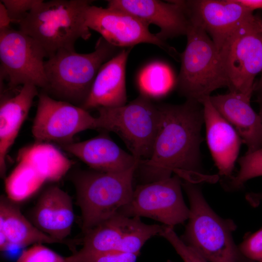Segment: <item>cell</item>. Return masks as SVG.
<instances>
[{
	"mask_svg": "<svg viewBox=\"0 0 262 262\" xmlns=\"http://www.w3.org/2000/svg\"><path fill=\"white\" fill-rule=\"evenodd\" d=\"M158 106L160 120L151 155L138 166L145 183L170 178L173 173L195 183L210 180L201 164L202 104L187 99Z\"/></svg>",
	"mask_w": 262,
	"mask_h": 262,
	"instance_id": "1",
	"label": "cell"
},
{
	"mask_svg": "<svg viewBox=\"0 0 262 262\" xmlns=\"http://www.w3.org/2000/svg\"><path fill=\"white\" fill-rule=\"evenodd\" d=\"M100 37L88 53L60 49L44 63L48 84L43 90L51 98L82 107L101 66L120 49Z\"/></svg>",
	"mask_w": 262,
	"mask_h": 262,
	"instance_id": "2",
	"label": "cell"
},
{
	"mask_svg": "<svg viewBox=\"0 0 262 262\" xmlns=\"http://www.w3.org/2000/svg\"><path fill=\"white\" fill-rule=\"evenodd\" d=\"M92 1L41 0L20 22L19 30L34 39L47 58L60 49L75 51L78 39L86 40L91 35L85 14Z\"/></svg>",
	"mask_w": 262,
	"mask_h": 262,
	"instance_id": "3",
	"label": "cell"
},
{
	"mask_svg": "<svg viewBox=\"0 0 262 262\" xmlns=\"http://www.w3.org/2000/svg\"><path fill=\"white\" fill-rule=\"evenodd\" d=\"M197 183L182 181L190 203V215L180 239L207 262H251L235 244L236 225L218 216L210 207Z\"/></svg>",
	"mask_w": 262,
	"mask_h": 262,
	"instance_id": "4",
	"label": "cell"
},
{
	"mask_svg": "<svg viewBox=\"0 0 262 262\" xmlns=\"http://www.w3.org/2000/svg\"><path fill=\"white\" fill-rule=\"evenodd\" d=\"M187 44L180 55L181 66L176 80L179 93L201 103L214 90L229 87L219 51L208 33L190 23L186 34Z\"/></svg>",
	"mask_w": 262,
	"mask_h": 262,
	"instance_id": "5",
	"label": "cell"
},
{
	"mask_svg": "<svg viewBox=\"0 0 262 262\" xmlns=\"http://www.w3.org/2000/svg\"><path fill=\"white\" fill-rule=\"evenodd\" d=\"M138 165L120 172L81 171L73 179L84 233L111 217L130 201Z\"/></svg>",
	"mask_w": 262,
	"mask_h": 262,
	"instance_id": "6",
	"label": "cell"
},
{
	"mask_svg": "<svg viewBox=\"0 0 262 262\" xmlns=\"http://www.w3.org/2000/svg\"><path fill=\"white\" fill-rule=\"evenodd\" d=\"M98 129L118 135L136 159L150 157L158 131L160 112L158 105L140 94L128 104L115 107H99Z\"/></svg>",
	"mask_w": 262,
	"mask_h": 262,
	"instance_id": "7",
	"label": "cell"
},
{
	"mask_svg": "<svg viewBox=\"0 0 262 262\" xmlns=\"http://www.w3.org/2000/svg\"><path fill=\"white\" fill-rule=\"evenodd\" d=\"M260 18L254 15L241 23L219 50L229 91L251 97L256 76L262 71Z\"/></svg>",
	"mask_w": 262,
	"mask_h": 262,
	"instance_id": "8",
	"label": "cell"
},
{
	"mask_svg": "<svg viewBox=\"0 0 262 262\" xmlns=\"http://www.w3.org/2000/svg\"><path fill=\"white\" fill-rule=\"evenodd\" d=\"M45 57L44 49L30 36L11 27L0 30V78L8 81L9 89L32 84L44 90Z\"/></svg>",
	"mask_w": 262,
	"mask_h": 262,
	"instance_id": "9",
	"label": "cell"
},
{
	"mask_svg": "<svg viewBox=\"0 0 262 262\" xmlns=\"http://www.w3.org/2000/svg\"><path fill=\"white\" fill-rule=\"evenodd\" d=\"M181 187L180 178L177 175L138 185L129 202L118 213L130 217H148L174 228L183 224L190 215Z\"/></svg>",
	"mask_w": 262,
	"mask_h": 262,
	"instance_id": "10",
	"label": "cell"
},
{
	"mask_svg": "<svg viewBox=\"0 0 262 262\" xmlns=\"http://www.w3.org/2000/svg\"><path fill=\"white\" fill-rule=\"evenodd\" d=\"M32 132L36 143L72 142L78 133L98 129L96 117L83 108L55 99L44 92L39 93Z\"/></svg>",
	"mask_w": 262,
	"mask_h": 262,
	"instance_id": "11",
	"label": "cell"
},
{
	"mask_svg": "<svg viewBox=\"0 0 262 262\" xmlns=\"http://www.w3.org/2000/svg\"><path fill=\"white\" fill-rule=\"evenodd\" d=\"M85 19L90 30L98 32L118 48H133L140 43H148L174 52L164 41L149 31L147 25L125 12L90 4L86 10Z\"/></svg>",
	"mask_w": 262,
	"mask_h": 262,
	"instance_id": "12",
	"label": "cell"
},
{
	"mask_svg": "<svg viewBox=\"0 0 262 262\" xmlns=\"http://www.w3.org/2000/svg\"><path fill=\"white\" fill-rule=\"evenodd\" d=\"M183 3L190 22L201 27L218 51L232 32L254 15L238 0H189Z\"/></svg>",
	"mask_w": 262,
	"mask_h": 262,
	"instance_id": "13",
	"label": "cell"
},
{
	"mask_svg": "<svg viewBox=\"0 0 262 262\" xmlns=\"http://www.w3.org/2000/svg\"><path fill=\"white\" fill-rule=\"evenodd\" d=\"M107 8L125 12L149 26L154 24L162 40L186 35L190 22L183 0L164 2L158 0H110Z\"/></svg>",
	"mask_w": 262,
	"mask_h": 262,
	"instance_id": "14",
	"label": "cell"
},
{
	"mask_svg": "<svg viewBox=\"0 0 262 262\" xmlns=\"http://www.w3.org/2000/svg\"><path fill=\"white\" fill-rule=\"evenodd\" d=\"M206 140L219 174L231 178L242 140L232 126L212 105L210 97L202 103Z\"/></svg>",
	"mask_w": 262,
	"mask_h": 262,
	"instance_id": "15",
	"label": "cell"
},
{
	"mask_svg": "<svg viewBox=\"0 0 262 262\" xmlns=\"http://www.w3.org/2000/svg\"><path fill=\"white\" fill-rule=\"evenodd\" d=\"M70 196L56 186L42 194L32 213V222L39 229L71 248L74 243L65 240L70 234L74 221Z\"/></svg>",
	"mask_w": 262,
	"mask_h": 262,
	"instance_id": "16",
	"label": "cell"
},
{
	"mask_svg": "<svg viewBox=\"0 0 262 262\" xmlns=\"http://www.w3.org/2000/svg\"><path fill=\"white\" fill-rule=\"evenodd\" d=\"M250 98L233 91L210 97L213 107L232 126L246 146L247 153L262 147V121L251 106Z\"/></svg>",
	"mask_w": 262,
	"mask_h": 262,
	"instance_id": "17",
	"label": "cell"
},
{
	"mask_svg": "<svg viewBox=\"0 0 262 262\" xmlns=\"http://www.w3.org/2000/svg\"><path fill=\"white\" fill-rule=\"evenodd\" d=\"M61 146L65 151L85 163L91 169L98 171L120 172L139 165L140 162L123 150L106 135Z\"/></svg>",
	"mask_w": 262,
	"mask_h": 262,
	"instance_id": "18",
	"label": "cell"
},
{
	"mask_svg": "<svg viewBox=\"0 0 262 262\" xmlns=\"http://www.w3.org/2000/svg\"><path fill=\"white\" fill-rule=\"evenodd\" d=\"M132 48L122 49L99 68L89 95L82 107L88 110L126 104V66Z\"/></svg>",
	"mask_w": 262,
	"mask_h": 262,
	"instance_id": "19",
	"label": "cell"
},
{
	"mask_svg": "<svg viewBox=\"0 0 262 262\" xmlns=\"http://www.w3.org/2000/svg\"><path fill=\"white\" fill-rule=\"evenodd\" d=\"M38 94L36 86L25 84L14 96L1 98L0 170L2 178L4 177L6 172V159L9 149L29 114L34 98Z\"/></svg>",
	"mask_w": 262,
	"mask_h": 262,
	"instance_id": "20",
	"label": "cell"
},
{
	"mask_svg": "<svg viewBox=\"0 0 262 262\" xmlns=\"http://www.w3.org/2000/svg\"><path fill=\"white\" fill-rule=\"evenodd\" d=\"M0 228L10 245L19 247L31 244H62L39 229L22 214L14 201L2 196L0 200Z\"/></svg>",
	"mask_w": 262,
	"mask_h": 262,
	"instance_id": "21",
	"label": "cell"
},
{
	"mask_svg": "<svg viewBox=\"0 0 262 262\" xmlns=\"http://www.w3.org/2000/svg\"><path fill=\"white\" fill-rule=\"evenodd\" d=\"M132 222V217L117 212L84 233L81 241V252L97 253L119 251L122 240Z\"/></svg>",
	"mask_w": 262,
	"mask_h": 262,
	"instance_id": "22",
	"label": "cell"
},
{
	"mask_svg": "<svg viewBox=\"0 0 262 262\" xmlns=\"http://www.w3.org/2000/svg\"><path fill=\"white\" fill-rule=\"evenodd\" d=\"M18 158L19 161L31 164L46 181H58L72 165L71 161L59 149L44 143H36L22 149Z\"/></svg>",
	"mask_w": 262,
	"mask_h": 262,
	"instance_id": "23",
	"label": "cell"
},
{
	"mask_svg": "<svg viewBox=\"0 0 262 262\" xmlns=\"http://www.w3.org/2000/svg\"><path fill=\"white\" fill-rule=\"evenodd\" d=\"M173 72L165 64L153 62L139 72L137 85L140 94L150 99L166 95L175 85Z\"/></svg>",
	"mask_w": 262,
	"mask_h": 262,
	"instance_id": "24",
	"label": "cell"
},
{
	"mask_svg": "<svg viewBox=\"0 0 262 262\" xmlns=\"http://www.w3.org/2000/svg\"><path fill=\"white\" fill-rule=\"evenodd\" d=\"M19 163L5 180L8 197L19 202L29 197L46 181L45 179L29 164Z\"/></svg>",
	"mask_w": 262,
	"mask_h": 262,
	"instance_id": "25",
	"label": "cell"
},
{
	"mask_svg": "<svg viewBox=\"0 0 262 262\" xmlns=\"http://www.w3.org/2000/svg\"><path fill=\"white\" fill-rule=\"evenodd\" d=\"M240 169L237 174L229 179L226 186L229 190H237L250 179L262 176V147L240 158Z\"/></svg>",
	"mask_w": 262,
	"mask_h": 262,
	"instance_id": "26",
	"label": "cell"
},
{
	"mask_svg": "<svg viewBox=\"0 0 262 262\" xmlns=\"http://www.w3.org/2000/svg\"><path fill=\"white\" fill-rule=\"evenodd\" d=\"M138 255L117 251L87 253L79 250L65 258L66 262H136Z\"/></svg>",
	"mask_w": 262,
	"mask_h": 262,
	"instance_id": "27",
	"label": "cell"
},
{
	"mask_svg": "<svg viewBox=\"0 0 262 262\" xmlns=\"http://www.w3.org/2000/svg\"><path fill=\"white\" fill-rule=\"evenodd\" d=\"M160 236L170 243L184 262H207L194 249L185 244L173 228L166 226Z\"/></svg>",
	"mask_w": 262,
	"mask_h": 262,
	"instance_id": "28",
	"label": "cell"
},
{
	"mask_svg": "<svg viewBox=\"0 0 262 262\" xmlns=\"http://www.w3.org/2000/svg\"><path fill=\"white\" fill-rule=\"evenodd\" d=\"M16 262H66V258L42 244H35L24 251Z\"/></svg>",
	"mask_w": 262,
	"mask_h": 262,
	"instance_id": "29",
	"label": "cell"
},
{
	"mask_svg": "<svg viewBox=\"0 0 262 262\" xmlns=\"http://www.w3.org/2000/svg\"><path fill=\"white\" fill-rule=\"evenodd\" d=\"M243 256L251 262H262V227L245 237L238 246Z\"/></svg>",
	"mask_w": 262,
	"mask_h": 262,
	"instance_id": "30",
	"label": "cell"
},
{
	"mask_svg": "<svg viewBox=\"0 0 262 262\" xmlns=\"http://www.w3.org/2000/svg\"><path fill=\"white\" fill-rule=\"evenodd\" d=\"M41 0H1L7 10L11 23L19 24Z\"/></svg>",
	"mask_w": 262,
	"mask_h": 262,
	"instance_id": "31",
	"label": "cell"
},
{
	"mask_svg": "<svg viewBox=\"0 0 262 262\" xmlns=\"http://www.w3.org/2000/svg\"><path fill=\"white\" fill-rule=\"evenodd\" d=\"M11 20L4 5L0 2V30L10 28Z\"/></svg>",
	"mask_w": 262,
	"mask_h": 262,
	"instance_id": "32",
	"label": "cell"
},
{
	"mask_svg": "<svg viewBox=\"0 0 262 262\" xmlns=\"http://www.w3.org/2000/svg\"><path fill=\"white\" fill-rule=\"evenodd\" d=\"M246 8L253 11L254 10L262 9V0H238Z\"/></svg>",
	"mask_w": 262,
	"mask_h": 262,
	"instance_id": "33",
	"label": "cell"
},
{
	"mask_svg": "<svg viewBox=\"0 0 262 262\" xmlns=\"http://www.w3.org/2000/svg\"><path fill=\"white\" fill-rule=\"evenodd\" d=\"M260 28L262 39V18L260 19ZM261 78L257 84H255L254 91L257 92L262 91V71Z\"/></svg>",
	"mask_w": 262,
	"mask_h": 262,
	"instance_id": "34",
	"label": "cell"
},
{
	"mask_svg": "<svg viewBox=\"0 0 262 262\" xmlns=\"http://www.w3.org/2000/svg\"><path fill=\"white\" fill-rule=\"evenodd\" d=\"M248 199L251 202L262 201V194H251L248 196Z\"/></svg>",
	"mask_w": 262,
	"mask_h": 262,
	"instance_id": "35",
	"label": "cell"
},
{
	"mask_svg": "<svg viewBox=\"0 0 262 262\" xmlns=\"http://www.w3.org/2000/svg\"><path fill=\"white\" fill-rule=\"evenodd\" d=\"M257 93V101L259 105V115L262 121V91Z\"/></svg>",
	"mask_w": 262,
	"mask_h": 262,
	"instance_id": "36",
	"label": "cell"
},
{
	"mask_svg": "<svg viewBox=\"0 0 262 262\" xmlns=\"http://www.w3.org/2000/svg\"><path fill=\"white\" fill-rule=\"evenodd\" d=\"M172 262V261H169H169H168V262Z\"/></svg>",
	"mask_w": 262,
	"mask_h": 262,
	"instance_id": "37",
	"label": "cell"
}]
</instances>
